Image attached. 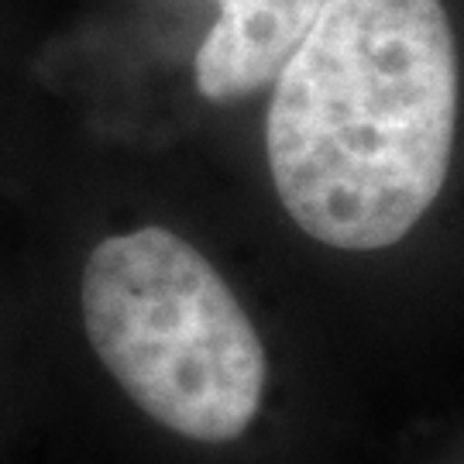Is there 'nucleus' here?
<instances>
[{"label":"nucleus","instance_id":"nucleus-3","mask_svg":"<svg viewBox=\"0 0 464 464\" xmlns=\"http://www.w3.org/2000/svg\"><path fill=\"white\" fill-rule=\"evenodd\" d=\"M217 21L197 52V90L237 100L268 86L314 28L324 0H214Z\"/></svg>","mask_w":464,"mask_h":464},{"label":"nucleus","instance_id":"nucleus-2","mask_svg":"<svg viewBox=\"0 0 464 464\" xmlns=\"http://www.w3.org/2000/svg\"><path fill=\"white\" fill-rule=\"evenodd\" d=\"M80 306L103 368L155 423L203 444L255 423L266 348L220 272L179 234L138 227L100 241Z\"/></svg>","mask_w":464,"mask_h":464},{"label":"nucleus","instance_id":"nucleus-1","mask_svg":"<svg viewBox=\"0 0 464 464\" xmlns=\"http://www.w3.org/2000/svg\"><path fill=\"white\" fill-rule=\"evenodd\" d=\"M268 172L320 245L402 241L448 179L458 45L440 0H324L272 80Z\"/></svg>","mask_w":464,"mask_h":464}]
</instances>
